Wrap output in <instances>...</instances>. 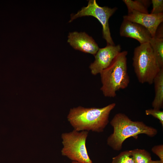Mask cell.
<instances>
[{
  "instance_id": "cell-3",
  "label": "cell",
  "mask_w": 163,
  "mask_h": 163,
  "mask_svg": "<svg viewBox=\"0 0 163 163\" xmlns=\"http://www.w3.org/2000/svg\"><path fill=\"white\" fill-rule=\"evenodd\" d=\"M127 54L126 51L120 52L100 73L102 83L101 90L105 96L114 97L117 91L128 87L129 78L127 71Z\"/></svg>"
},
{
  "instance_id": "cell-5",
  "label": "cell",
  "mask_w": 163,
  "mask_h": 163,
  "mask_svg": "<svg viewBox=\"0 0 163 163\" xmlns=\"http://www.w3.org/2000/svg\"><path fill=\"white\" fill-rule=\"evenodd\" d=\"M88 132L72 131L61 135L63 147L62 155L79 163H92L87 151L86 142Z\"/></svg>"
},
{
  "instance_id": "cell-17",
  "label": "cell",
  "mask_w": 163,
  "mask_h": 163,
  "mask_svg": "<svg viewBox=\"0 0 163 163\" xmlns=\"http://www.w3.org/2000/svg\"><path fill=\"white\" fill-rule=\"evenodd\" d=\"M145 113L146 115L152 116L158 119L163 126V111L160 110L155 109H147L145 110Z\"/></svg>"
},
{
  "instance_id": "cell-9",
  "label": "cell",
  "mask_w": 163,
  "mask_h": 163,
  "mask_svg": "<svg viewBox=\"0 0 163 163\" xmlns=\"http://www.w3.org/2000/svg\"><path fill=\"white\" fill-rule=\"evenodd\" d=\"M67 42L74 49L94 56L99 49L93 38L85 32L69 33Z\"/></svg>"
},
{
  "instance_id": "cell-2",
  "label": "cell",
  "mask_w": 163,
  "mask_h": 163,
  "mask_svg": "<svg viewBox=\"0 0 163 163\" xmlns=\"http://www.w3.org/2000/svg\"><path fill=\"white\" fill-rule=\"evenodd\" d=\"M110 124L113 132L108 138L107 144L113 150H120L123 143L127 138L137 139L138 135L144 134L151 137L158 133L157 129L149 126L142 121H133L124 113H118L113 117Z\"/></svg>"
},
{
  "instance_id": "cell-6",
  "label": "cell",
  "mask_w": 163,
  "mask_h": 163,
  "mask_svg": "<svg viewBox=\"0 0 163 163\" xmlns=\"http://www.w3.org/2000/svg\"><path fill=\"white\" fill-rule=\"evenodd\" d=\"M107 6L101 7L95 0H90L87 6L83 7L75 14L71 16L69 22L78 17L85 16H92L97 18L103 27V38L106 40L107 45H115L111 37L109 24V19L117 10Z\"/></svg>"
},
{
  "instance_id": "cell-10",
  "label": "cell",
  "mask_w": 163,
  "mask_h": 163,
  "mask_svg": "<svg viewBox=\"0 0 163 163\" xmlns=\"http://www.w3.org/2000/svg\"><path fill=\"white\" fill-rule=\"evenodd\" d=\"M120 36L134 39L140 44L149 43L152 36L149 30L138 23L123 20L120 30Z\"/></svg>"
},
{
  "instance_id": "cell-19",
  "label": "cell",
  "mask_w": 163,
  "mask_h": 163,
  "mask_svg": "<svg viewBox=\"0 0 163 163\" xmlns=\"http://www.w3.org/2000/svg\"><path fill=\"white\" fill-rule=\"evenodd\" d=\"M149 163H163V162L161 161L160 160L156 161H153L152 160Z\"/></svg>"
},
{
  "instance_id": "cell-20",
  "label": "cell",
  "mask_w": 163,
  "mask_h": 163,
  "mask_svg": "<svg viewBox=\"0 0 163 163\" xmlns=\"http://www.w3.org/2000/svg\"><path fill=\"white\" fill-rule=\"evenodd\" d=\"M71 163H79L75 161H72Z\"/></svg>"
},
{
  "instance_id": "cell-11",
  "label": "cell",
  "mask_w": 163,
  "mask_h": 163,
  "mask_svg": "<svg viewBox=\"0 0 163 163\" xmlns=\"http://www.w3.org/2000/svg\"><path fill=\"white\" fill-rule=\"evenodd\" d=\"M155 96L152 103L153 109L160 110L163 107V68L156 76L153 80Z\"/></svg>"
},
{
  "instance_id": "cell-7",
  "label": "cell",
  "mask_w": 163,
  "mask_h": 163,
  "mask_svg": "<svg viewBox=\"0 0 163 163\" xmlns=\"http://www.w3.org/2000/svg\"><path fill=\"white\" fill-rule=\"evenodd\" d=\"M121 48L119 44L107 45L103 48H99L94 55L95 60L91 63L89 68L91 72L96 75L107 68L121 52Z\"/></svg>"
},
{
  "instance_id": "cell-8",
  "label": "cell",
  "mask_w": 163,
  "mask_h": 163,
  "mask_svg": "<svg viewBox=\"0 0 163 163\" xmlns=\"http://www.w3.org/2000/svg\"><path fill=\"white\" fill-rule=\"evenodd\" d=\"M123 18L124 20L138 23L145 27L152 37L155 36L158 28L163 21V13L145 14L133 11Z\"/></svg>"
},
{
  "instance_id": "cell-4",
  "label": "cell",
  "mask_w": 163,
  "mask_h": 163,
  "mask_svg": "<svg viewBox=\"0 0 163 163\" xmlns=\"http://www.w3.org/2000/svg\"><path fill=\"white\" fill-rule=\"evenodd\" d=\"M133 60L134 72L139 82L153 84L154 78L161 69L149 43L140 44L135 49Z\"/></svg>"
},
{
  "instance_id": "cell-1",
  "label": "cell",
  "mask_w": 163,
  "mask_h": 163,
  "mask_svg": "<svg viewBox=\"0 0 163 163\" xmlns=\"http://www.w3.org/2000/svg\"><path fill=\"white\" fill-rule=\"evenodd\" d=\"M116 105L113 103L101 108L80 106L71 108L67 120L74 130L77 131L102 132L108 124L109 114Z\"/></svg>"
},
{
  "instance_id": "cell-15",
  "label": "cell",
  "mask_w": 163,
  "mask_h": 163,
  "mask_svg": "<svg viewBox=\"0 0 163 163\" xmlns=\"http://www.w3.org/2000/svg\"><path fill=\"white\" fill-rule=\"evenodd\" d=\"M112 163H135L130 150L120 152L112 158Z\"/></svg>"
},
{
  "instance_id": "cell-18",
  "label": "cell",
  "mask_w": 163,
  "mask_h": 163,
  "mask_svg": "<svg viewBox=\"0 0 163 163\" xmlns=\"http://www.w3.org/2000/svg\"><path fill=\"white\" fill-rule=\"evenodd\" d=\"M152 151L157 155L160 160L163 162V145L162 144L155 145L152 149Z\"/></svg>"
},
{
  "instance_id": "cell-14",
  "label": "cell",
  "mask_w": 163,
  "mask_h": 163,
  "mask_svg": "<svg viewBox=\"0 0 163 163\" xmlns=\"http://www.w3.org/2000/svg\"><path fill=\"white\" fill-rule=\"evenodd\" d=\"M135 163H149L152 160L150 154L143 149L130 150Z\"/></svg>"
},
{
  "instance_id": "cell-13",
  "label": "cell",
  "mask_w": 163,
  "mask_h": 163,
  "mask_svg": "<svg viewBox=\"0 0 163 163\" xmlns=\"http://www.w3.org/2000/svg\"><path fill=\"white\" fill-rule=\"evenodd\" d=\"M123 1L127 7L128 13L133 11H135L140 13L149 14L148 8L150 4V1L149 0H123Z\"/></svg>"
},
{
  "instance_id": "cell-16",
  "label": "cell",
  "mask_w": 163,
  "mask_h": 163,
  "mask_svg": "<svg viewBox=\"0 0 163 163\" xmlns=\"http://www.w3.org/2000/svg\"><path fill=\"white\" fill-rule=\"evenodd\" d=\"M152 9L151 14H156L163 13V0H152Z\"/></svg>"
},
{
  "instance_id": "cell-12",
  "label": "cell",
  "mask_w": 163,
  "mask_h": 163,
  "mask_svg": "<svg viewBox=\"0 0 163 163\" xmlns=\"http://www.w3.org/2000/svg\"><path fill=\"white\" fill-rule=\"evenodd\" d=\"M149 43L160 68H163V37L155 36Z\"/></svg>"
}]
</instances>
